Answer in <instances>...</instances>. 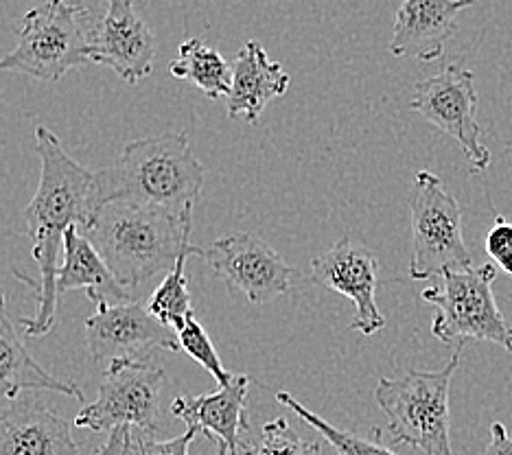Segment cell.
I'll use <instances>...</instances> for the list:
<instances>
[{
  "instance_id": "cell-25",
  "label": "cell",
  "mask_w": 512,
  "mask_h": 455,
  "mask_svg": "<svg viewBox=\"0 0 512 455\" xmlns=\"http://www.w3.org/2000/svg\"><path fill=\"white\" fill-rule=\"evenodd\" d=\"M486 254L493 265L512 276V224L504 217H495V226L486 235Z\"/></svg>"
},
{
  "instance_id": "cell-11",
  "label": "cell",
  "mask_w": 512,
  "mask_h": 455,
  "mask_svg": "<svg viewBox=\"0 0 512 455\" xmlns=\"http://www.w3.org/2000/svg\"><path fill=\"white\" fill-rule=\"evenodd\" d=\"M86 348L95 361L141 359L151 348L180 353L178 333L156 320L138 300L101 305L84 324Z\"/></svg>"
},
{
  "instance_id": "cell-9",
  "label": "cell",
  "mask_w": 512,
  "mask_h": 455,
  "mask_svg": "<svg viewBox=\"0 0 512 455\" xmlns=\"http://www.w3.org/2000/svg\"><path fill=\"white\" fill-rule=\"evenodd\" d=\"M473 81L471 70L458 64L445 66L438 75L418 81L410 108L440 132L458 140L471 169L482 173L491 165V151L480 140L482 127L475 119L477 95Z\"/></svg>"
},
{
  "instance_id": "cell-26",
  "label": "cell",
  "mask_w": 512,
  "mask_h": 455,
  "mask_svg": "<svg viewBox=\"0 0 512 455\" xmlns=\"http://www.w3.org/2000/svg\"><path fill=\"white\" fill-rule=\"evenodd\" d=\"M197 436H200V431L193 427H186L182 436L171 438V440L141 438L138 440V449H141V455H189L191 442Z\"/></svg>"
},
{
  "instance_id": "cell-17",
  "label": "cell",
  "mask_w": 512,
  "mask_h": 455,
  "mask_svg": "<svg viewBox=\"0 0 512 455\" xmlns=\"http://www.w3.org/2000/svg\"><path fill=\"white\" fill-rule=\"evenodd\" d=\"M289 75L278 62L267 60L259 42H246L232 62V86L228 95V116L232 121L256 125L272 99L283 97Z\"/></svg>"
},
{
  "instance_id": "cell-13",
  "label": "cell",
  "mask_w": 512,
  "mask_h": 455,
  "mask_svg": "<svg viewBox=\"0 0 512 455\" xmlns=\"http://www.w3.org/2000/svg\"><path fill=\"white\" fill-rule=\"evenodd\" d=\"M106 14L90 31V62L112 68L127 84L151 75L156 38L138 16L134 0H106Z\"/></svg>"
},
{
  "instance_id": "cell-30",
  "label": "cell",
  "mask_w": 512,
  "mask_h": 455,
  "mask_svg": "<svg viewBox=\"0 0 512 455\" xmlns=\"http://www.w3.org/2000/svg\"><path fill=\"white\" fill-rule=\"evenodd\" d=\"M215 442H217V455H230V451H228L224 442H219V440H215Z\"/></svg>"
},
{
  "instance_id": "cell-20",
  "label": "cell",
  "mask_w": 512,
  "mask_h": 455,
  "mask_svg": "<svg viewBox=\"0 0 512 455\" xmlns=\"http://www.w3.org/2000/svg\"><path fill=\"white\" fill-rule=\"evenodd\" d=\"M178 53V60L169 64L173 77L191 81L208 99L230 95L232 64H228L217 49L204 44L200 38H189L180 44Z\"/></svg>"
},
{
  "instance_id": "cell-27",
  "label": "cell",
  "mask_w": 512,
  "mask_h": 455,
  "mask_svg": "<svg viewBox=\"0 0 512 455\" xmlns=\"http://www.w3.org/2000/svg\"><path fill=\"white\" fill-rule=\"evenodd\" d=\"M134 449V436H132V427H116L110 431V436L106 440L97 455H132Z\"/></svg>"
},
{
  "instance_id": "cell-23",
  "label": "cell",
  "mask_w": 512,
  "mask_h": 455,
  "mask_svg": "<svg viewBox=\"0 0 512 455\" xmlns=\"http://www.w3.org/2000/svg\"><path fill=\"white\" fill-rule=\"evenodd\" d=\"M320 442L298 436L287 418H274L261 427L259 440L243 445L241 455H320Z\"/></svg>"
},
{
  "instance_id": "cell-3",
  "label": "cell",
  "mask_w": 512,
  "mask_h": 455,
  "mask_svg": "<svg viewBox=\"0 0 512 455\" xmlns=\"http://www.w3.org/2000/svg\"><path fill=\"white\" fill-rule=\"evenodd\" d=\"M81 232L125 289L158 274H169L184 252H193L200 259L204 254V248L191 243L193 221L130 202L99 208L92 224Z\"/></svg>"
},
{
  "instance_id": "cell-19",
  "label": "cell",
  "mask_w": 512,
  "mask_h": 455,
  "mask_svg": "<svg viewBox=\"0 0 512 455\" xmlns=\"http://www.w3.org/2000/svg\"><path fill=\"white\" fill-rule=\"evenodd\" d=\"M75 289H84L97 307L132 300L130 291L116 280L106 261L101 259V254L79 230V226H71L66 232L64 263L57 272V294L62 296L66 291Z\"/></svg>"
},
{
  "instance_id": "cell-29",
  "label": "cell",
  "mask_w": 512,
  "mask_h": 455,
  "mask_svg": "<svg viewBox=\"0 0 512 455\" xmlns=\"http://www.w3.org/2000/svg\"><path fill=\"white\" fill-rule=\"evenodd\" d=\"M64 3H66V5H71V7H75V9L88 11V14H90V9L95 7L97 0H64Z\"/></svg>"
},
{
  "instance_id": "cell-21",
  "label": "cell",
  "mask_w": 512,
  "mask_h": 455,
  "mask_svg": "<svg viewBox=\"0 0 512 455\" xmlns=\"http://www.w3.org/2000/svg\"><path fill=\"white\" fill-rule=\"evenodd\" d=\"M189 256H195L193 252H184L176 267L165 276L160 287L151 294L149 298V313L154 315L156 320H160L165 326L173 331H180L186 324V320L193 318V305H191V291H189V280H186L184 267Z\"/></svg>"
},
{
  "instance_id": "cell-16",
  "label": "cell",
  "mask_w": 512,
  "mask_h": 455,
  "mask_svg": "<svg viewBox=\"0 0 512 455\" xmlns=\"http://www.w3.org/2000/svg\"><path fill=\"white\" fill-rule=\"evenodd\" d=\"M0 455H79V447L60 414L18 396L0 407Z\"/></svg>"
},
{
  "instance_id": "cell-18",
  "label": "cell",
  "mask_w": 512,
  "mask_h": 455,
  "mask_svg": "<svg viewBox=\"0 0 512 455\" xmlns=\"http://www.w3.org/2000/svg\"><path fill=\"white\" fill-rule=\"evenodd\" d=\"M49 390L73 396L84 403V394L73 381H62L46 372L29 353L14 322L9 320L3 289H0V401H16L22 392Z\"/></svg>"
},
{
  "instance_id": "cell-28",
  "label": "cell",
  "mask_w": 512,
  "mask_h": 455,
  "mask_svg": "<svg viewBox=\"0 0 512 455\" xmlns=\"http://www.w3.org/2000/svg\"><path fill=\"white\" fill-rule=\"evenodd\" d=\"M486 455H512V438L506 425L493 423L491 425V442H488Z\"/></svg>"
},
{
  "instance_id": "cell-6",
  "label": "cell",
  "mask_w": 512,
  "mask_h": 455,
  "mask_svg": "<svg viewBox=\"0 0 512 455\" xmlns=\"http://www.w3.org/2000/svg\"><path fill=\"white\" fill-rule=\"evenodd\" d=\"M438 278V285L421 294L436 307L432 333L438 340L456 348H464L467 342H495L512 353V326L506 324L493 294L495 265L445 272Z\"/></svg>"
},
{
  "instance_id": "cell-1",
  "label": "cell",
  "mask_w": 512,
  "mask_h": 455,
  "mask_svg": "<svg viewBox=\"0 0 512 455\" xmlns=\"http://www.w3.org/2000/svg\"><path fill=\"white\" fill-rule=\"evenodd\" d=\"M36 154L40 156V184L25 208V232L31 239V256L40 278L33 280L14 270L38 300L33 318H22L20 326L29 337H42L55 329L57 318V272L60 248L71 226L86 230L95 219V173L81 167L66 154L60 138L46 127H36Z\"/></svg>"
},
{
  "instance_id": "cell-15",
  "label": "cell",
  "mask_w": 512,
  "mask_h": 455,
  "mask_svg": "<svg viewBox=\"0 0 512 455\" xmlns=\"http://www.w3.org/2000/svg\"><path fill=\"white\" fill-rule=\"evenodd\" d=\"M475 0H403L394 20L390 53L436 62L458 29V16Z\"/></svg>"
},
{
  "instance_id": "cell-7",
  "label": "cell",
  "mask_w": 512,
  "mask_h": 455,
  "mask_svg": "<svg viewBox=\"0 0 512 455\" xmlns=\"http://www.w3.org/2000/svg\"><path fill=\"white\" fill-rule=\"evenodd\" d=\"M410 278L427 280L473 267L462 235V210L438 175L418 171L410 191Z\"/></svg>"
},
{
  "instance_id": "cell-8",
  "label": "cell",
  "mask_w": 512,
  "mask_h": 455,
  "mask_svg": "<svg viewBox=\"0 0 512 455\" xmlns=\"http://www.w3.org/2000/svg\"><path fill=\"white\" fill-rule=\"evenodd\" d=\"M165 368L151 359H114L108 364L92 403H84L75 427L112 431L136 427L149 438L160 427V401L165 390Z\"/></svg>"
},
{
  "instance_id": "cell-4",
  "label": "cell",
  "mask_w": 512,
  "mask_h": 455,
  "mask_svg": "<svg viewBox=\"0 0 512 455\" xmlns=\"http://www.w3.org/2000/svg\"><path fill=\"white\" fill-rule=\"evenodd\" d=\"M462 348L436 372L407 370L399 379H379L375 399L388 418L394 445H410L425 455H453L449 390Z\"/></svg>"
},
{
  "instance_id": "cell-5",
  "label": "cell",
  "mask_w": 512,
  "mask_h": 455,
  "mask_svg": "<svg viewBox=\"0 0 512 455\" xmlns=\"http://www.w3.org/2000/svg\"><path fill=\"white\" fill-rule=\"evenodd\" d=\"M88 11L46 0L22 18L18 46L0 57V70L40 81H60L68 70L90 62Z\"/></svg>"
},
{
  "instance_id": "cell-14",
  "label": "cell",
  "mask_w": 512,
  "mask_h": 455,
  "mask_svg": "<svg viewBox=\"0 0 512 455\" xmlns=\"http://www.w3.org/2000/svg\"><path fill=\"white\" fill-rule=\"evenodd\" d=\"M248 375H232L217 392L202 396H178L171 403V414L180 418L186 427L200 431V436L224 442L230 455L243 453V434L248 425Z\"/></svg>"
},
{
  "instance_id": "cell-2",
  "label": "cell",
  "mask_w": 512,
  "mask_h": 455,
  "mask_svg": "<svg viewBox=\"0 0 512 455\" xmlns=\"http://www.w3.org/2000/svg\"><path fill=\"white\" fill-rule=\"evenodd\" d=\"M206 169L182 132L147 136L127 143L114 165L95 173V210L112 202H130L167 210L193 221Z\"/></svg>"
},
{
  "instance_id": "cell-22",
  "label": "cell",
  "mask_w": 512,
  "mask_h": 455,
  "mask_svg": "<svg viewBox=\"0 0 512 455\" xmlns=\"http://www.w3.org/2000/svg\"><path fill=\"white\" fill-rule=\"evenodd\" d=\"M276 401L285 405L287 410H292L300 420H305L311 429H316L318 434L337 451V455H399L392 449H388L386 445H381L379 440L359 438L355 434H348V431H344V429L333 427L329 420H324L318 414L307 410V407L289 392H278Z\"/></svg>"
},
{
  "instance_id": "cell-24",
  "label": "cell",
  "mask_w": 512,
  "mask_h": 455,
  "mask_svg": "<svg viewBox=\"0 0 512 455\" xmlns=\"http://www.w3.org/2000/svg\"><path fill=\"white\" fill-rule=\"evenodd\" d=\"M178 342H180V353L197 361L204 370H208L217 381V385H226L232 379V372H228L221 364L217 355V348L211 337L204 331V326L195 318L186 320V324L178 331Z\"/></svg>"
},
{
  "instance_id": "cell-10",
  "label": "cell",
  "mask_w": 512,
  "mask_h": 455,
  "mask_svg": "<svg viewBox=\"0 0 512 455\" xmlns=\"http://www.w3.org/2000/svg\"><path fill=\"white\" fill-rule=\"evenodd\" d=\"M202 259L224 280L230 294H239L250 305H267L292 287L296 270L270 243L252 232L221 237L204 250Z\"/></svg>"
},
{
  "instance_id": "cell-12",
  "label": "cell",
  "mask_w": 512,
  "mask_h": 455,
  "mask_svg": "<svg viewBox=\"0 0 512 455\" xmlns=\"http://www.w3.org/2000/svg\"><path fill=\"white\" fill-rule=\"evenodd\" d=\"M311 272L318 285L353 300L355 320L348 324V329L375 335L386 326L375 298L379 259L366 245L342 237L331 245V250L311 261Z\"/></svg>"
}]
</instances>
